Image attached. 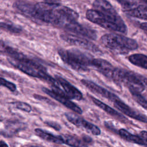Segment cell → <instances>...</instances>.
Wrapping results in <instances>:
<instances>
[{
	"label": "cell",
	"instance_id": "cell-32",
	"mask_svg": "<svg viewBox=\"0 0 147 147\" xmlns=\"http://www.w3.org/2000/svg\"><path fill=\"white\" fill-rule=\"evenodd\" d=\"M0 147H9V146L4 141H0Z\"/></svg>",
	"mask_w": 147,
	"mask_h": 147
},
{
	"label": "cell",
	"instance_id": "cell-23",
	"mask_svg": "<svg viewBox=\"0 0 147 147\" xmlns=\"http://www.w3.org/2000/svg\"><path fill=\"white\" fill-rule=\"evenodd\" d=\"M133 99L143 108L147 110V99L141 95L140 93L135 91H130Z\"/></svg>",
	"mask_w": 147,
	"mask_h": 147
},
{
	"label": "cell",
	"instance_id": "cell-3",
	"mask_svg": "<svg viewBox=\"0 0 147 147\" xmlns=\"http://www.w3.org/2000/svg\"><path fill=\"white\" fill-rule=\"evenodd\" d=\"M58 53L64 62L72 68L78 71H86L91 65V59L86 54L76 49L58 50Z\"/></svg>",
	"mask_w": 147,
	"mask_h": 147
},
{
	"label": "cell",
	"instance_id": "cell-30",
	"mask_svg": "<svg viewBox=\"0 0 147 147\" xmlns=\"http://www.w3.org/2000/svg\"><path fill=\"white\" fill-rule=\"evenodd\" d=\"M141 29L145 32V33L147 35V22H143L140 25Z\"/></svg>",
	"mask_w": 147,
	"mask_h": 147
},
{
	"label": "cell",
	"instance_id": "cell-11",
	"mask_svg": "<svg viewBox=\"0 0 147 147\" xmlns=\"http://www.w3.org/2000/svg\"><path fill=\"white\" fill-rule=\"evenodd\" d=\"M42 91L47 95L57 100L67 108L72 110L77 114H82V110L80 107L77 106L75 103L69 100V99L65 95L57 93L53 90H50L47 88H42Z\"/></svg>",
	"mask_w": 147,
	"mask_h": 147
},
{
	"label": "cell",
	"instance_id": "cell-34",
	"mask_svg": "<svg viewBox=\"0 0 147 147\" xmlns=\"http://www.w3.org/2000/svg\"><path fill=\"white\" fill-rule=\"evenodd\" d=\"M141 1H143V2H144L145 3H147V0H141Z\"/></svg>",
	"mask_w": 147,
	"mask_h": 147
},
{
	"label": "cell",
	"instance_id": "cell-20",
	"mask_svg": "<svg viewBox=\"0 0 147 147\" xmlns=\"http://www.w3.org/2000/svg\"><path fill=\"white\" fill-rule=\"evenodd\" d=\"M63 137L64 142V144L71 147H88L87 144L83 140H81L75 136L66 134L63 135Z\"/></svg>",
	"mask_w": 147,
	"mask_h": 147
},
{
	"label": "cell",
	"instance_id": "cell-10",
	"mask_svg": "<svg viewBox=\"0 0 147 147\" xmlns=\"http://www.w3.org/2000/svg\"><path fill=\"white\" fill-rule=\"evenodd\" d=\"M63 28L76 35L84 38L91 40H95L96 38V33L95 30L79 24L77 21L68 23Z\"/></svg>",
	"mask_w": 147,
	"mask_h": 147
},
{
	"label": "cell",
	"instance_id": "cell-26",
	"mask_svg": "<svg viewBox=\"0 0 147 147\" xmlns=\"http://www.w3.org/2000/svg\"><path fill=\"white\" fill-rule=\"evenodd\" d=\"M45 123L47 124V125H48L49 126L51 127H53L55 130H60L61 129V126L56 123V122H53V121H47L45 122Z\"/></svg>",
	"mask_w": 147,
	"mask_h": 147
},
{
	"label": "cell",
	"instance_id": "cell-36",
	"mask_svg": "<svg viewBox=\"0 0 147 147\" xmlns=\"http://www.w3.org/2000/svg\"><path fill=\"white\" fill-rule=\"evenodd\" d=\"M2 42H2V41H1V40H0V44H2Z\"/></svg>",
	"mask_w": 147,
	"mask_h": 147
},
{
	"label": "cell",
	"instance_id": "cell-12",
	"mask_svg": "<svg viewBox=\"0 0 147 147\" xmlns=\"http://www.w3.org/2000/svg\"><path fill=\"white\" fill-rule=\"evenodd\" d=\"M81 82L84 86H86L87 88H88L92 92L98 94L102 96L103 97H105L111 100L113 102L119 99V98L116 95L110 92L106 89L103 88L102 87L96 84V83H94L92 81L86 80V79H82L81 80Z\"/></svg>",
	"mask_w": 147,
	"mask_h": 147
},
{
	"label": "cell",
	"instance_id": "cell-24",
	"mask_svg": "<svg viewBox=\"0 0 147 147\" xmlns=\"http://www.w3.org/2000/svg\"><path fill=\"white\" fill-rule=\"evenodd\" d=\"M12 105H13L17 109L27 113H30L32 110L31 106L28 103L24 102L16 101L13 102Z\"/></svg>",
	"mask_w": 147,
	"mask_h": 147
},
{
	"label": "cell",
	"instance_id": "cell-21",
	"mask_svg": "<svg viewBox=\"0 0 147 147\" xmlns=\"http://www.w3.org/2000/svg\"><path fill=\"white\" fill-rule=\"evenodd\" d=\"M119 134L124 140L129 142L135 143L138 145H144V143L142 140L139 136L132 134L124 129H121L119 130Z\"/></svg>",
	"mask_w": 147,
	"mask_h": 147
},
{
	"label": "cell",
	"instance_id": "cell-4",
	"mask_svg": "<svg viewBox=\"0 0 147 147\" xmlns=\"http://www.w3.org/2000/svg\"><path fill=\"white\" fill-rule=\"evenodd\" d=\"M111 79L117 83L123 84L128 87L130 91L141 93L145 88L138 74L125 69L115 68Z\"/></svg>",
	"mask_w": 147,
	"mask_h": 147
},
{
	"label": "cell",
	"instance_id": "cell-15",
	"mask_svg": "<svg viewBox=\"0 0 147 147\" xmlns=\"http://www.w3.org/2000/svg\"><path fill=\"white\" fill-rule=\"evenodd\" d=\"M91 66L94 67L99 72L109 79H112L115 69L111 63L102 59H93Z\"/></svg>",
	"mask_w": 147,
	"mask_h": 147
},
{
	"label": "cell",
	"instance_id": "cell-6",
	"mask_svg": "<svg viewBox=\"0 0 147 147\" xmlns=\"http://www.w3.org/2000/svg\"><path fill=\"white\" fill-rule=\"evenodd\" d=\"M86 18L91 22L110 30L117 31L121 33L119 28L115 24L110 21L101 13L95 10H87L86 13Z\"/></svg>",
	"mask_w": 147,
	"mask_h": 147
},
{
	"label": "cell",
	"instance_id": "cell-9",
	"mask_svg": "<svg viewBox=\"0 0 147 147\" xmlns=\"http://www.w3.org/2000/svg\"><path fill=\"white\" fill-rule=\"evenodd\" d=\"M65 116L68 121L76 126L84 128L87 131L90 132L95 136H98L100 134V130L98 126L87 122L79 116L72 113H67L65 114Z\"/></svg>",
	"mask_w": 147,
	"mask_h": 147
},
{
	"label": "cell",
	"instance_id": "cell-29",
	"mask_svg": "<svg viewBox=\"0 0 147 147\" xmlns=\"http://www.w3.org/2000/svg\"><path fill=\"white\" fill-rule=\"evenodd\" d=\"M138 77H139L140 79L141 80V81L142 82V83L145 86V87H147V78L142 75H138Z\"/></svg>",
	"mask_w": 147,
	"mask_h": 147
},
{
	"label": "cell",
	"instance_id": "cell-18",
	"mask_svg": "<svg viewBox=\"0 0 147 147\" xmlns=\"http://www.w3.org/2000/svg\"><path fill=\"white\" fill-rule=\"evenodd\" d=\"M91 99H92L93 102L98 107H99L101 109L105 111H106L107 113L109 114L111 116L115 117V118H117L118 120H120L122 122H125L126 121L127 119L124 116H123L122 114L119 113L117 111L115 110L114 109H113L111 107H110L108 105H106L105 103L102 102L100 100H99L98 99H96V98H93V97H91Z\"/></svg>",
	"mask_w": 147,
	"mask_h": 147
},
{
	"label": "cell",
	"instance_id": "cell-27",
	"mask_svg": "<svg viewBox=\"0 0 147 147\" xmlns=\"http://www.w3.org/2000/svg\"><path fill=\"white\" fill-rule=\"evenodd\" d=\"M139 136L142 140L144 145L147 146V131H142L140 132Z\"/></svg>",
	"mask_w": 147,
	"mask_h": 147
},
{
	"label": "cell",
	"instance_id": "cell-7",
	"mask_svg": "<svg viewBox=\"0 0 147 147\" xmlns=\"http://www.w3.org/2000/svg\"><path fill=\"white\" fill-rule=\"evenodd\" d=\"M119 1L126 14L134 18L147 20V5H137L127 0Z\"/></svg>",
	"mask_w": 147,
	"mask_h": 147
},
{
	"label": "cell",
	"instance_id": "cell-14",
	"mask_svg": "<svg viewBox=\"0 0 147 147\" xmlns=\"http://www.w3.org/2000/svg\"><path fill=\"white\" fill-rule=\"evenodd\" d=\"M114 106L118 110H120L122 113L129 116V117L140 121L141 122L147 123L146 116L131 109L129 106H127L125 103L122 102L120 99L117 100L115 102H114Z\"/></svg>",
	"mask_w": 147,
	"mask_h": 147
},
{
	"label": "cell",
	"instance_id": "cell-8",
	"mask_svg": "<svg viewBox=\"0 0 147 147\" xmlns=\"http://www.w3.org/2000/svg\"><path fill=\"white\" fill-rule=\"evenodd\" d=\"M60 36L63 40L70 44L81 47L94 52L100 51L99 48L96 45L86 38L76 34H72L69 33H63L61 34Z\"/></svg>",
	"mask_w": 147,
	"mask_h": 147
},
{
	"label": "cell",
	"instance_id": "cell-22",
	"mask_svg": "<svg viewBox=\"0 0 147 147\" xmlns=\"http://www.w3.org/2000/svg\"><path fill=\"white\" fill-rule=\"evenodd\" d=\"M0 29L12 33H20L22 30L21 28L18 26L2 22H0Z\"/></svg>",
	"mask_w": 147,
	"mask_h": 147
},
{
	"label": "cell",
	"instance_id": "cell-19",
	"mask_svg": "<svg viewBox=\"0 0 147 147\" xmlns=\"http://www.w3.org/2000/svg\"><path fill=\"white\" fill-rule=\"evenodd\" d=\"M128 60L131 64L147 69V56L141 53L133 54L128 57Z\"/></svg>",
	"mask_w": 147,
	"mask_h": 147
},
{
	"label": "cell",
	"instance_id": "cell-2",
	"mask_svg": "<svg viewBox=\"0 0 147 147\" xmlns=\"http://www.w3.org/2000/svg\"><path fill=\"white\" fill-rule=\"evenodd\" d=\"M100 41L106 48L119 53H127L138 47L136 40L117 34H106L101 37Z\"/></svg>",
	"mask_w": 147,
	"mask_h": 147
},
{
	"label": "cell",
	"instance_id": "cell-13",
	"mask_svg": "<svg viewBox=\"0 0 147 147\" xmlns=\"http://www.w3.org/2000/svg\"><path fill=\"white\" fill-rule=\"evenodd\" d=\"M56 79L63 88L65 95L70 99L80 100L83 98L82 92L67 80L60 76H56Z\"/></svg>",
	"mask_w": 147,
	"mask_h": 147
},
{
	"label": "cell",
	"instance_id": "cell-33",
	"mask_svg": "<svg viewBox=\"0 0 147 147\" xmlns=\"http://www.w3.org/2000/svg\"><path fill=\"white\" fill-rule=\"evenodd\" d=\"M3 120V118H2V117H1V115H0V121H2Z\"/></svg>",
	"mask_w": 147,
	"mask_h": 147
},
{
	"label": "cell",
	"instance_id": "cell-16",
	"mask_svg": "<svg viewBox=\"0 0 147 147\" xmlns=\"http://www.w3.org/2000/svg\"><path fill=\"white\" fill-rule=\"evenodd\" d=\"M25 128V124L17 121H9L5 125V129L0 134L6 137H13L18 131Z\"/></svg>",
	"mask_w": 147,
	"mask_h": 147
},
{
	"label": "cell",
	"instance_id": "cell-17",
	"mask_svg": "<svg viewBox=\"0 0 147 147\" xmlns=\"http://www.w3.org/2000/svg\"><path fill=\"white\" fill-rule=\"evenodd\" d=\"M34 131L38 137L47 141L58 144H62L64 143L63 136H55L39 128L36 129Z\"/></svg>",
	"mask_w": 147,
	"mask_h": 147
},
{
	"label": "cell",
	"instance_id": "cell-25",
	"mask_svg": "<svg viewBox=\"0 0 147 147\" xmlns=\"http://www.w3.org/2000/svg\"><path fill=\"white\" fill-rule=\"evenodd\" d=\"M0 85L7 88L11 91H15L16 90V86L12 82L6 80L4 78L0 77Z\"/></svg>",
	"mask_w": 147,
	"mask_h": 147
},
{
	"label": "cell",
	"instance_id": "cell-28",
	"mask_svg": "<svg viewBox=\"0 0 147 147\" xmlns=\"http://www.w3.org/2000/svg\"><path fill=\"white\" fill-rule=\"evenodd\" d=\"M82 140L86 143H91L92 142V139L91 137H90L89 136H86V135H84L83 136V138H82Z\"/></svg>",
	"mask_w": 147,
	"mask_h": 147
},
{
	"label": "cell",
	"instance_id": "cell-1",
	"mask_svg": "<svg viewBox=\"0 0 147 147\" xmlns=\"http://www.w3.org/2000/svg\"><path fill=\"white\" fill-rule=\"evenodd\" d=\"M9 61L16 68L26 74L47 82L52 86L53 91L59 94L64 93L60 88V85L57 80L48 74L45 68L40 64L28 59L26 57L18 59L9 58Z\"/></svg>",
	"mask_w": 147,
	"mask_h": 147
},
{
	"label": "cell",
	"instance_id": "cell-5",
	"mask_svg": "<svg viewBox=\"0 0 147 147\" xmlns=\"http://www.w3.org/2000/svg\"><path fill=\"white\" fill-rule=\"evenodd\" d=\"M92 6L95 10L101 13L110 21L116 24L121 29V33H127V29L126 24L109 1L107 0H95Z\"/></svg>",
	"mask_w": 147,
	"mask_h": 147
},
{
	"label": "cell",
	"instance_id": "cell-31",
	"mask_svg": "<svg viewBox=\"0 0 147 147\" xmlns=\"http://www.w3.org/2000/svg\"><path fill=\"white\" fill-rule=\"evenodd\" d=\"M44 2L52 4H59L60 0H44Z\"/></svg>",
	"mask_w": 147,
	"mask_h": 147
},
{
	"label": "cell",
	"instance_id": "cell-35",
	"mask_svg": "<svg viewBox=\"0 0 147 147\" xmlns=\"http://www.w3.org/2000/svg\"><path fill=\"white\" fill-rule=\"evenodd\" d=\"M28 147H38V146H29Z\"/></svg>",
	"mask_w": 147,
	"mask_h": 147
}]
</instances>
